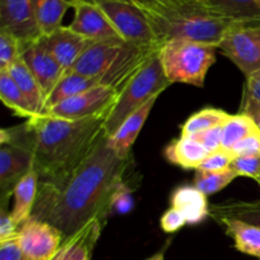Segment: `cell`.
I'll use <instances>...</instances> for the list:
<instances>
[{
	"label": "cell",
	"instance_id": "1f68e13d",
	"mask_svg": "<svg viewBox=\"0 0 260 260\" xmlns=\"http://www.w3.org/2000/svg\"><path fill=\"white\" fill-rule=\"evenodd\" d=\"M134 193H132V189L128 187V184L123 182L122 184L118 185V188L114 190L113 196H112L108 207V215H127V213L134 210Z\"/></svg>",
	"mask_w": 260,
	"mask_h": 260
},
{
	"label": "cell",
	"instance_id": "836d02e7",
	"mask_svg": "<svg viewBox=\"0 0 260 260\" xmlns=\"http://www.w3.org/2000/svg\"><path fill=\"white\" fill-rule=\"evenodd\" d=\"M230 169L238 177H246L251 179H258L260 175V157L239 156L235 157L230 165Z\"/></svg>",
	"mask_w": 260,
	"mask_h": 260
},
{
	"label": "cell",
	"instance_id": "8fae6325",
	"mask_svg": "<svg viewBox=\"0 0 260 260\" xmlns=\"http://www.w3.org/2000/svg\"><path fill=\"white\" fill-rule=\"evenodd\" d=\"M70 2L74 9V19L68 27L71 30L91 42L123 40L98 4L85 0Z\"/></svg>",
	"mask_w": 260,
	"mask_h": 260
},
{
	"label": "cell",
	"instance_id": "cb8c5ba5",
	"mask_svg": "<svg viewBox=\"0 0 260 260\" xmlns=\"http://www.w3.org/2000/svg\"><path fill=\"white\" fill-rule=\"evenodd\" d=\"M7 71L14 79V81L19 86L20 90L23 91V94L27 96L36 116H43L46 112V96L38 81L36 80V78L30 73L24 61L22 60V57L15 61Z\"/></svg>",
	"mask_w": 260,
	"mask_h": 260
},
{
	"label": "cell",
	"instance_id": "3957f363",
	"mask_svg": "<svg viewBox=\"0 0 260 260\" xmlns=\"http://www.w3.org/2000/svg\"><path fill=\"white\" fill-rule=\"evenodd\" d=\"M161 45L170 40H189L218 46L240 23L217 17L196 0H173L142 8Z\"/></svg>",
	"mask_w": 260,
	"mask_h": 260
},
{
	"label": "cell",
	"instance_id": "ab89813d",
	"mask_svg": "<svg viewBox=\"0 0 260 260\" xmlns=\"http://www.w3.org/2000/svg\"><path fill=\"white\" fill-rule=\"evenodd\" d=\"M240 113H244L250 117L260 131V101L250 98V96L243 95Z\"/></svg>",
	"mask_w": 260,
	"mask_h": 260
},
{
	"label": "cell",
	"instance_id": "5b68a950",
	"mask_svg": "<svg viewBox=\"0 0 260 260\" xmlns=\"http://www.w3.org/2000/svg\"><path fill=\"white\" fill-rule=\"evenodd\" d=\"M217 46L189 40H170L161 46L159 57L170 84L205 86L206 76L216 62Z\"/></svg>",
	"mask_w": 260,
	"mask_h": 260
},
{
	"label": "cell",
	"instance_id": "ac0fdd59",
	"mask_svg": "<svg viewBox=\"0 0 260 260\" xmlns=\"http://www.w3.org/2000/svg\"><path fill=\"white\" fill-rule=\"evenodd\" d=\"M157 98L159 96L150 99L145 106H142L135 113L127 117L126 121L118 127V129L112 136L108 137L109 146L113 149V151L118 156L124 157V159L131 156L132 146L136 142L144 124L146 123L150 112L152 111V107L155 106V102Z\"/></svg>",
	"mask_w": 260,
	"mask_h": 260
},
{
	"label": "cell",
	"instance_id": "9c48e42d",
	"mask_svg": "<svg viewBox=\"0 0 260 260\" xmlns=\"http://www.w3.org/2000/svg\"><path fill=\"white\" fill-rule=\"evenodd\" d=\"M218 51L238 66L246 79L260 74V29L240 25L221 41Z\"/></svg>",
	"mask_w": 260,
	"mask_h": 260
},
{
	"label": "cell",
	"instance_id": "603a6c76",
	"mask_svg": "<svg viewBox=\"0 0 260 260\" xmlns=\"http://www.w3.org/2000/svg\"><path fill=\"white\" fill-rule=\"evenodd\" d=\"M98 85H102L99 79L80 75V74H76L74 71H68V73L63 74V76L56 84L50 95L46 98V112L52 107L60 104L61 102L68 101V99L73 98V96L78 95L83 91L89 90V89L95 88Z\"/></svg>",
	"mask_w": 260,
	"mask_h": 260
},
{
	"label": "cell",
	"instance_id": "30bf717a",
	"mask_svg": "<svg viewBox=\"0 0 260 260\" xmlns=\"http://www.w3.org/2000/svg\"><path fill=\"white\" fill-rule=\"evenodd\" d=\"M18 241L25 260H52L63 243L55 226L30 217L18 231Z\"/></svg>",
	"mask_w": 260,
	"mask_h": 260
},
{
	"label": "cell",
	"instance_id": "9a60e30c",
	"mask_svg": "<svg viewBox=\"0 0 260 260\" xmlns=\"http://www.w3.org/2000/svg\"><path fill=\"white\" fill-rule=\"evenodd\" d=\"M40 42L55 57L65 73H68L71 71L91 41L78 35L69 27L62 25L51 35L42 36Z\"/></svg>",
	"mask_w": 260,
	"mask_h": 260
},
{
	"label": "cell",
	"instance_id": "6da1fadb",
	"mask_svg": "<svg viewBox=\"0 0 260 260\" xmlns=\"http://www.w3.org/2000/svg\"><path fill=\"white\" fill-rule=\"evenodd\" d=\"M131 156L113 151L104 135L90 155L69 174L38 183L30 217L55 226L63 240L95 218H107L114 190L124 182Z\"/></svg>",
	"mask_w": 260,
	"mask_h": 260
},
{
	"label": "cell",
	"instance_id": "484cf974",
	"mask_svg": "<svg viewBox=\"0 0 260 260\" xmlns=\"http://www.w3.org/2000/svg\"><path fill=\"white\" fill-rule=\"evenodd\" d=\"M0 98L3 103L17 116L24 117L27 119L36 117L27 96L23 94L8 71H0Z\"/></svg>",
	"mask_w": 260,
	"mask_h": 260
},
{
	"label": "cell",
	"instance_id": "7c38bea8",
	"mask_svg": "<svg viewBox=\"0 0 260 260\" xmlns=\"http://www.w3.org/2000/svg\"><path fill=\"white\" fill-rule=\"evenodd\" d=\"M0 30L15 36L23 46L40 40L33 0H0Z\"/></svg>",
	"mask_w": 260,
	"mask_h": 260
},
{
	"label": "cell",
	"instance_id": "f6af8a7d",
	"mask_svg": "<svg viewBox=\"0 0 260 260\" xmlns=\"http://www.w3.org/2000/svg\"><path fill=\"white\" fill-rule=\"evenodd\" d=\"M256 183H258V184L260 185V175L258 177V179H256Z\"/></svg>",
	"mask_w": 260,
	"mask_h": 260
},
{
	"label": "cell",
	"instance_id": "d6986e66",
	"mask_svg": "<svg viewBox=\"0 0 260 260\" xmlns=\"http://www.w3.org/2000/svg\"><path fill=\"white\" fill-rule=\"evenodd\" d=\"M170 206L179 211L187 225H198L210 216L207 196L194 185H180L170 197Z\"/></svg>",
	"mask_w": 260,
	"mask_h": 260
},
{
	"label": "cell",
	"instance_id": "4316f807",
	"mask_svg": "<svg viewBox=\"0 0 260 260\" xmlns=\"http://www.w3.org/2000/svg\"><path fill=\"white\" fill-rule=\"evenodd\" d=\"M210 216H212L215 220L220 217L238 218L260 228V201L256 202L231 201V202L213 205L210 207Z\"/></svg>",
	"mask_w": 260,
	"mask_h": 260
},
{
	"label": "cell",
	"instance_id": "8992f818",
	"mask_svg": "<svg viewBox=\"0 0 260 260\" xmlns=\"http://www.w3.org/2000/svg\"><path fill=\"white\" fill-rule=\"evenodd\" d=\"M169 85L157 52L121 89L118 99L104 123L106 136H112L127 117L145 106L150 99L159 96Z\"/></svg>",
	"mask_w": 260,
	"mask_h": 260
},
{
	"label": "cell",
	"instance_id": "ee69618b",
	"mask_svg": "<svg viewBox=\"0 0 260 260\" xmlns=\"http://www.w3.org/2000/svg\"><path fill=\"white\" fill-rule=\"evenodd\" d=\"M146 260H164V253H162V251H160V253L150 256V258H147Z\"/></svg>",
	"mask_w": 260,
	"mask_h": 260
},
{
	"label": "cell",
	"instance_id": "f546056e",
	"mask_svg": "<svg viewBox=\"0 0 260 260\" xmlns=\"http://www.w3.org/2000/svg\"><path fill=\"white\" fill-rule=\"evenodd\" d=\"M236 178H238V175L231 169L222 170V172L196 170L193 185L208 197V196L215 194V193L220 192L221 189L228 187Z\"/></svg>",
	"mask_w": 260,
	"mask_h": 260
},
{
	"label": "cell",
	"instance_id": "b9f144b4",
	"mask_svg": "<svg viewBox=\"0 0 260 260\" xmlns=\"http://www.w3.org/2000/svg\"><path fill=\"white\" fill-rule=\"evenodd\" d=\"M169 2H173V0H142L144 7L141 8L151 7V5H155V4H165V3H169Z\"/></svg>",
	"mask_w": 260,
	"mask_h": 260
},
{
	"label": "cell",
	"instance_id": "7a4b0ae2",
	"mask_svg": "<svg viewBox=\"0 0 260 260\" xmlns=\"http://www.w3.org/2000/svg\"><path fill=\"white\" fill-rule=\"evenodd\" d=\"M109 114L70 121L50 116H36L20 126L3 128L0 145L24 147L32 154L33 170L40 182L55 180L73 172L104 137Z\"/></svg>",
	"mask_w": 260,
	"mask_h": 260
},
{
	"label": "cell",
	"instance_id": "e575fe53",
	"mask_svg": "<svg viewBox=\"0 0 260 260\" xmlns=\"http://www.w3.org/2000/svg\"><path fill=\"white\" fill-rule=\"evenodd\" d=\"M235 157L239 156H254L260 157V131L249 135L244 140L239 141L231 149Z\"/></svg>",
	"mask_w": 260,
	"mask_h": 260
},
{
	"label": "cell",
	"instance_id": "44dd1931",
	"mask_svg": "<svg viewBox=\"0 0 260 260\" xmlns=\"http://www.w3.org/2000/svg\"><path fill=\"white\" fill-rule=\"evenodd\" d=\"M216 221L225 228V234L233 239L236 250L260 260L259 226L251 225L238 218L220 217L216 218Z\"/></svg>",
	"mask_w": 260,
	"mask_h": 260
},
{
	"label": "cell",
	"instance_id": "74e56055",
	"mask_svg": "<svg viewBox=\"0 0 260 260\" xmlns=\"http://www.w3.org/2000/svg\"><path fill=\"white\" fill-rule=\"evenodd\" d=\"M18 231H19V226L15 223L12 213L8 212L5 210V206H3L0 210V241L17 238Z\"/></svg>",
	"mask_w": 260,
	"mask_h": 260
},
{
	"label": "cell",
	"instance_id": "d6a6232c",
	"mask_svg": "<svg viewBox=\"0 0 260 260\" xmlns=\"http://www.w3.org/2000/svg\"><path fill=\"white\" fill-rule=\"evenodd\" d=\"M234 160H235V155L233 154V151L221 147V149L211 152L198 170H203V172H222V170L230 169V165Z\"/></svg>",
	"mask_w": 260,
	"mask_h": 260
},
{
	"label": "cell",
	"instance_id": "ffe728a7",
	"mask_svg": "<svg viewBox=\"0 0 260 260\" xmlns=\"http://www.w3.org/2000/svg\"><path fill=\"white\" fill-rule=\"evenodd\" d=\"M210 152L192 136L175 139L165 147L164 156L170 164L187 170H198Z\"/></svg>",
	"mask_w": 260,
	"mask_h": 260
},
{
	"label": "cell",
	"instance_id": "d590c367",
	"mask_svg": "<svg viewBox=\"0 0 260 260\" xmlns=\"http://www.w3.org/2000/svg\"><path fill=\"white\" fill-rule=\"evenodd\" d=\"M193 139L197 140L208 152H213L216 150L221 149V139H222V126L213 127L207 131L200 132L197 135H193Z\"/></svg>",
	"mask_w": 260,
	"mask_h": 260
},
{
	"label": "cell",
	"instance_id": "d4e9b609",
	"mask_svg": "<svg viewBox=\"0 0 260 260\" xmlns=\"http://www.w3.org/2000/svg\"><path fill=\"white\" fill-rule=\"evenodd\" d=\"M36 20L41 36H48L62 27V19L69 8L70 0H33Z\"/></svg>",
	"mask_w": 260,
	"mask_h": 260
},
{
	"label": "cell",
	"instance_id": "4dcf8cb0",
	"mask_svg": "<svg viewBox=\"0 0 260 260\" xmlns=\"http://www.w3.org/2000/svg\"><path fill=\"white\" fill-rule=\"evenodd\" d=\"M23 43L9 32L0 30V71H7L22 57Z\"/></svg>",
	"mask_w": 260,
	"mask_h": 260
},
{
	"label": "cell",
	"instance_id": "83f0119b",
	"mask_svg": "<svg viewBox=\"0 0 260 260\" xmlns=\"http://www.w3.org/2000/svg\"><path fill=\"white\" fill-rule=\"evenodd\" d=\"M231 117L230 113L225 112L223 109L213 108H203L201 111L193 113L187 121L180 127L182 136H193L200 132L207 131L217 126H223L226 121Z\"/></svg>",
	"mask_w": 260,
	"mask_h": 260
},
{
	"label": "cell",
	"instance_id": "4fadbf2b",
	"mask_svg": "<svg viewBox=\"0 0 260 260\" xmlns=\"http://www.w3.org/2000/svg\"><path fill=\"white\" fill-rule=\"evenodd\" d=\"M33 169L32 154L24 147L12 144L0 145V193L5 206L15 185Z\"/></svg>",
	"mask_w": 260,
	"mask_h": 260
},
{
	"label": "cell",
	"instance_id": "60d3db41",
	"mask_svg": "<svg viewBox=\"0 0 260 260\" xmlns=\"http://www.w3.org/2000/svg\"><path fill=\"white\" fill-rule=\"evenodd\" d=\"M243 95L260 101V74H256V75L246 79Z\"/></svg>",
	"mask_w": 260,
	"mask_h": 260
},
{
	"label": "cell",
	"instance_id": "e0dca14e",
	"mask_svg": "<svg viewBox=\"0 0 260 260\" xmlns=\"http://www.w3.org/2000/svg\"><path fill=\"white\" fill-rule=\"evenodd\" d=\"M106 221L104 218H95L73 236L65 239L52 260H90Z\"/></svg>",
	"mask_w": 260,
	"mask_h": 260
},
{
	"label": "cell",
	"instance_id": "277c9868",
	"mask_svg": "<svg viewBox=\"0 0 260 260\" xmlns=\"http://www.w3.org/2000/svg\"><path fill=\"white\" fill-rule=\"evenodd\" d=\"M159 51L157 47H141L124 40L90 42L71 71L99 79L102 85L121 91L124 84Z\"/></svg>",
	"mask_w": 260,
	"mask_h": 260
},
{
	"label": "cell",
	"instance_id": "7402d4cb",
	"mask_svg": "<svg viewBox=\"0 0 260 260\" xmlns=\"http://www.w3.org/2000/svg\"><path fill=\"white\" fill-rule=\"evenodd\" d=\"M38 183H40V178H38L37 173L32 169L15 185L14 190H13L14 203H13L10 213L19 228L32 216L33 207H35L36 200H37Z\"/></svg>",
	"mask_w": 260,
	"mask_h": 260
},
{
	"label": "cell",
	"instance_id": "52a82bcc",
	"mask_svg": "<svg viewBox=\"0 0 260 260\" xmlns=\"http://www.w3.org/2000/svg\"><path fill=\"white\" fill-rule=\"evenodd\" d=\"M98 5L124 41L141 47L161 48L162 45L140 5L126 0H107Z\"/></svg>",
	"mask_w": 260,
	"mask_h": 260
},
{
	"label": "cell",
	"instance_id": "7bdbcfd3",
	"mask_svg": "<svg viewBox=\"0 0 260 260\" xmlns=\"http://www.w3.org/2000/svg\"><path fill=\"white\" fill-rule=\"evenodd\" d=\"M85 2H90V3H95V4H98V3L107 2V0H85ZM126 2H132V3H135V4L140 5V7H144V3H142V0H126Z\"/></svg>",
	"mask_w": 260,
	"mask_h": 260
},
{
	"label": "cell",
	"instance_id": "f35d334b",
	"mask_svg": "<svg viewBox=\"0 0 260 260\" xmlns=\"http://www.w3.org/2000/svg\"><path fill=\"white\" fill-rule=\"evenodd\" d=\"M0 260H25L18 236L10 240L0 241Z\"/></svg>",
	"mask_w": 260,
	"mask_h": 260
},
{
	"label": "cell",
	"instance_id": "5bb4252c",
	"mask_svg": "<svg viewBox=\"0 0 260 260\" xmlns=\"http://www.w3.org/2000/svg\"><path fill=\"white\" fill-rule=\"evenodd\" d=\"M22 60L28 66L36 80L38 81L43 94L47 98L56 84L63 76L65 70L55 60V57L43 47L40 40L23 46Z\"/></svg>",
	"mask_w": 260,
	"mask_h": 260
},
{
	"label": "cell",
	"instance_id": "ba28073f",
	"mask_svg": "<svg viewBox=\"0 0 260 260\" xmlns=\"http://www.w3.org/2000/svg\"><path fill=\"white\" fill-rule=\"evenodd\" d=\"M118 89L98 85L68 101L61 102L60 104L48 109L45 116L79 121L101 114H109L118 99Z\"/></svg>",
	"mask_w": 260,
	"mask_h": 260
},
{
	"label": "cell",
	"instance_id": "f1b7e54d",
	"mask_svg": "<svg viewBox=\"0 0 260 260\" xmlns=\"http://www.w3.org/2000/svg\"><path fill=\"white\" fill-rule=\"evenodd\" d=\"M256 131H259V128L249 116L244 113L231 114L230 118L222 126L221 145L223 149L231 150L239 141Z\"/></svg>",
	"mask_w": 260,
	"mask_h": 260
},
{
	"label": "cell",
	"instance_id": "2e32d148",
	"mask_svg": "<svg viewBox=\"0 0 260 260\" xmlns=\"http://www.w3.org/2000/svg\"><path fill=\"white\" fill-rule=\"evenodd\" d=\"M210 13L260 29V0H196Z\"/></svg>",
	"mask_w": 260,
	"mask_h": 260
},
{
	"label": "cell",
	"instance_id": "8d00e7d4",
	"mask_svg": "<svg viewBox=\"0 0 260 260\" xmlns=\"http://www.w3.org/2000/svg\"><path fill=\"white\" fill-rule=\"evenodd\" d=\"M185 225H187V222H185L182 213L173 207L165 211V213L160 218V228L167 234L177 233V231H179Z\"/></svg>",
	"mask_w": 260,
	"mask_h": 260
}]
</instances>
